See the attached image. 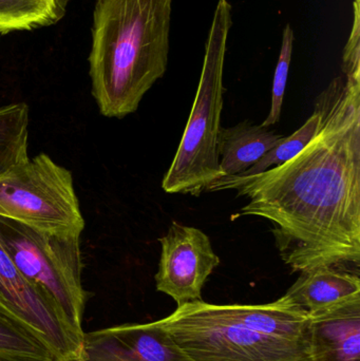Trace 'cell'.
I'll return each mask as SVG.
<instances>
[{
  "instance_id": "1",
  "label": "cell",
  "mask_w": 360,
  "mask_h": 361,
  "mask_svg": "<svg viewBox=\"0 0 360 361\" xmlns=\"http://www.w3.org/2000/svg\"><path fill=\"white\" fill-rule=\"evenodd\" d=\"M321 122L306 147L280 166L213 180L206 192L236 189L239 216L271 221L279 255L293 271L335 267L359 273L360 61L321 93Z\"/></svg>"
},
{
  "instance_id": "2",
  "label": "cell",
  "mask_w": 360,
  "mask_h": 361,
  "mask_svg": "<svg viewBox=\"0 0 360 361\" xmlns=\"http://www.w3.org/2000/svg\"><path fill=\"white\" fill-rule=\"evenodd\" d=\"M173 0H97L89 55L99 112L123 118L167 70Z\"/></svg>"
},
{
  "instance_id": "3",
  "label": "cell",
  "mask_w": 360,
  "mask_h": 361,
  "mask_svg": "<svg viewBox=\"0 0 360 361\" xmlns=\"http://www.w3.org/2000/svg\"><path fill=\"white\" fill-rule=\"evenodd\" d=\"M232 6L219 0L205 44L204 61L196 99L179 149L162 187L168 193L199 197L219 179L217 141L223 109V71Z\"/></svg>"
},
{
  "instance_id": "4",
  "label": "cell",
  "mask_w": 360,
  "mask_h": 361,
  "mask_svg": "<svg viewBox=\"0 0 360 361\" xmlns=\"http://www.w3.org/2000/svg\"><path fill=\"white\" fill-rule=\"evenodd\" d=\"M80 233H53L0 216V244L23 277L77 331L88 293L82 283Z\"/></svg>"
},
{
  "instance_id": "5",
  "label": "cell",
  "mask_w": 360,
  "mask_h": 361,
  "mask_svg": "<svg viewBox=\"0 0 360 361\" xmlns=\"http://www.w3.org/2000/svg\"><path fill=\"white\" fill-rule=\"evenodd\" d=\"M194 361H312L308 341L261 334L205 311L203 300L158 320Z\"/></svg>"
},
{
  "instance_id": "6",
  "label": "cell",
  "mask_w": 360,
  "mask_h": 361,
  "mask_svg": "<svg viewBox=\"0 0 360 361\" xmlns=\"http://www.w3.org/2000/svg\"><path fill=\"white\" fill-rule=\"evenodd\" d=\"M0 216L53 233L85 228L71 171L46 154L0 176Z\"/></svg>"
},
{
  "instance_id": "7",
  "label": "cell",
  "mask_w": 360,
  "mask_h": 361,
  "mask_svg": "<svg viewBox=\"0 0 360 361\" xmlns=\"http://www.w3.org/2000/svg\"><path fill=\"white\" fill-rule=\"evenodd\" d=\"M0 317L42 343L56 361H80L85 332L76 330L27 281L0 244Z\"/></svg>"
},
{
  "instance_id": "8",
  "label": "cell",
  "mask_w": 360,
  "mask_h": 361,
  "mask_svg": "<svg viewBox=\"0 0 360 361\" xmlns=\"http://www.w3.org/2000/svg\"><path fill=\"white\" fill-rule=\"evenodd\" d=\"M160 243L156 290L170 296L178 307L202 300L203 286L220 264L209 235L194 227L173 222Z\"/></svg>"
},
{
  "instance_id": "9",
  "label": "cell",
  "mask_w": 360,
  "mask_h": 361,
  "mask_svg": "<svg viewBox=\"0 0 360 361\" xmlns=\"http://www.w3.org/2000/svg\"><path fill=\"white\" fill-rule=\"evenodd\" d=\"M80 361H194L159 322L85 333Z\"/></svg>"
},
{
  "instance_id": "10",
  "label": "cell",
  "mask_w": 360,
  "mask_h": 361,
  "mask_svg": "<svg viewBox=\"0 0 360 361\" xmlns=\"http://www.w3.org/2000/svg\"><path fill=\"white\" fill-rule=\"evenodd\" d=\"M207 313L224 322L240 324L261 334L309 343L310 315L285 296L266 305H211Z\"/></svg>"
},
{
  "instance_id": "11",
  "label": "cell",
  "mask_w": 360,
  "mask_h": 361,
  "mask_svg": "<svg viewBox=\"0 0 360 361\" xmlns=\"http://www.w3.org/2000/svg\"><path fill=\"white\" fill-rule=\"evenodd\" d=\"M312 361H360V299L310 316Z\"/></svg>"
},
{
  "instance_id": "12",
  "label": "cell",
  "mask_w": 360,
  "mask_h": 361,
  "mask_svg": "<svg viewBox=\"0 0 360 361\" xmlns=\"http://www.w3.org/2000/svg\"><path fill=\"white\" fill-rule=\"evenodd\" d=\"M300 274L285 297L310 316L360 299V279L357 273L323 267Z\"/></svg>"
},
{
  "instance_id": "13",
  "label": "cell",
  "mask_w": 360,
  "mask_h": 361,
  "mask_svg": "<svg viewBox=\"0 0 360 361\" xmlns=\"http://www.w3.org/2000/svg\"><path fill=\"white\" fill-rule=\"evenodd\" d=\"M285 137L268 127L258 126L249 121L230 128H220L217 141L219 179L242 175Z\"/></svg>"
},
{
  "instance_id": "14",
  "label": "cell",
  "mask_w": 360,
  "mask_h": 361,
  "mask_svg": "<svg viewBox=\"0 0 360 361\" xmlns=\"http://www.w3.org/2000/svg\"><path fill=\"white\" fill-rule=\"evenodd\" d=\"M69 0H0V34L30 31L58 23Z\"/></svg>"
},
{
  "instance_id": "15",
  "label": "cell",
  "mask_w": 360,
  "mask_h": 361,
  "mask_svg": "<svg viewBox=\"0 0 360 361\" xmlns=\"http://www.w3.org/2000/svg\"><path fill=\"white\" fill-rule=\"evenodd\" d=\"M29 107L18 103L0 107V176L29 160Z\"/></svg>"
},
{
  "instance_id": "16",
  "label": "cell",
  "mask_w": 360,
  "mask_h": 361,
  "mask_svg": "<svg viewBox=\"0 0 360 361\" xmlns=\"http://www.w3.org/2000/svg\"><path fill=\"white\" fill-rule=\"evenodd\" d=\"M319 122H321V111L318 107L315 106L314 112L302 128L298 129L290 137H285L276 147L266 152L263 158L260 159L253 167L239 177H249V176L264 173L268 169L280 166L291 160L298 152H302L314 137L318 128Z\"/></svg>"
},
{
  "instance_id": "17",
  "label": "cell",
  "mask_w": 360,
  "mask_h": 361,
  "mask_svg": "<svg viewBox=\"0 0 360 361\" xmlns=\"http://www.w3.org/2000/svg\"><path fill=\"white\" fill-rule=\"evenodd\" d=\"M0 361H56L46 347L0 317Z\"/></svg>"
},
{
  "instance_id": "18",
  "label": "cell",
  "mask_w": 360,
  "mask_h": 361,
  "mask_svg": "<svg viewBox=\"0 0 360 361\" xmlns=\"http://www.w3.org/2000/svg\"><path fill=\"white\" fill-rule=\"evenodd\" d=\"M294 40H295V35H294L293 27L291 25H285L283 30L280 54H279L278 63L275 69L274 80H273L272 106H271L268 118L262 123L263 127L273 126L280 120L287 78H289L290 65H291L292 55H293Z\"/></svg>"
}]
</instances>
